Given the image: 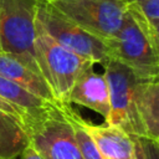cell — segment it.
<instances>
[{
  "label": "cell",
  "instance_id": "cell-17",
  "mask_svg": "<svg viewBox=\"0 0 159 159\" xmlns=\"http://www.w3.org/2000/svg\"><path fill=\"white\" fill-rule=\"evenodd\" d=\"M0 111H1V112H5V113H9V114H11V116H14V117L21 119L22 123H24V119H25L24 114H22L17 108H15L14 106H11L10 103L5 102V101L1 99V98H0Z\"/></svg>",
  "mask_w": 159,
  "mask_h": 159
},
{
  "label": "cell",
  "instance_id": "cell-10",
  "mask_svg": "<svg viewBox=\"0 0 159 159\" xmlns=\"http://www.w3.org/2000/svg\"><path fill=\"white\" fill-rule=\"evenodd\" d=\"M134 102L145 137L159 142V80H139L134 88Z\"/></svg>",
  "mask_w": 159,
  "mask_h": 159
},
{
  "label": "cell",
  "instance_id": "cell-15",
  "mask_svg": "<svg viewBox=\"0 0 159 159\" xmlns=\"http://www.w3.org/2000/svg\"><path fill=\"white\" fill-rule=\"evenodd\" d=\"M57 104L60 106L66 119L72 125L75 140H76V144H77V148H78V152L82 159H102L93 139L81 124V120H80L81 116L68 103H57Z\"/></svg>",
  "mask_w": 159,
  "mask_h": 159
},
{
  "label": "cell",
  "instance_id": "cell-16",
  "mask_svg": "<svg viewBox=\"0 0 159 159\" xmlns=\"http://www.w3.org/2000/svg\"><path fill=\"white\" fill-rule=\"evenodd\" d=\"M135 159H159V142L147 137H132Z\"/></svg>",
  "mask_w": 159,
  "mask_h": 159
},
{
  "label": "cell",
  "instance_id": "cell-3",
  "mask_svg": "<svg viewBox=\"0 0 159 159\" xmlns=\"http://www.w3.org/2000/svg\"><path fill=\"white\" fill-rule=\"evenodd\" d=\"M39 1L0 0V43L1 51L15 56L26 67L40 75L34 50Z\"/></svg>",
  "mask_w": 159,
  "mask_h": 159
},
{
  "label": "cell",
  "instance_id": "cell-1",
  "mask_svg": "<svg viewBox=\"0 0 159 159\" xmlns=\"http://www.w3.org/2000/svg\"><path fill=\"white\" fill-rule=\"evenodd\" d=\"M35 60L39 72L56 103H68V94L77 78L93 67V62L57 43L35 17ZM70 104V103H68Z\"/></svg>",
  "mask_w": 159,
  "mask_h": 159
},
{
  "label": "cell",
  "instance_id": "cell-6",
  "mask_svg": "<svg viewBox=\"0 0 159 159\" xmlns=\"http://www.w3.org/2000/svg\"><path fill=\"white\" fill-rule=\"evenodd\" d=\"M51 4L81 29L103 42L119 30L127 11L125 0H73Z\"/></svg>",
  "mask_w": 159,
  "mask_h": 159
},
{
  "label": "cell",
  "instance_id": "cell-5",
  "mask_svg": "<svg viewBox=\"0 0 159 159\" xmlns=\"http://www.w3.org/2000/svg\"><path fill=\"white\" fill-rule=\"evenodd\" d=\"M36 21L57 43L76 55L102 66L109 61L104 42L81 29L60 12L51 2L46 0L39 1Z\"/></svg>",
  "mask_w": 159,
  "mask_h": 159
},
{
  "label": "cell",
  "instance_id": "cell-14",
  "mask_svg": "<svg viewBox=\"0 0 159 159\" xmlns=\"http://www.w3.org/2000/svg\"><path fill=\"white\" fill-rule=\"evenodd\" d=\"M127 11L159 47V0H125Z\"/></svg>",
  "mask_w": 159,
  "mask_h": 159
},
{
  "label": "cell",
  "instance_id": "cell-7",
  "mask_svg": "<svg viewBox=\"0 0 159 159\" xmlns=\"http://www.w3.org/2000/svg\"><path fill=\"white\" fill-rule=\"evenodd\" d=\"M103 68L111 101L109 116L104 123L120 128L130 137H145L134 102V88L139 80L128 67L116 60H109Z\"/></svg>",
  "mask_w": 159,
  "mask_h": 159
},
{
  "label": "cell",
  "instance_id": "cell-12",
  "mask_svg": "<svg viewBox=\"0 0 159 159\" xmlns=\"http://www.w3.org/2000/svg\"><path fill=\"white\" fill-rule=\"evenodd\" d=\"M29 143L22 120L0 111V159H17Z\"/></svg>",
  "mask_w": 159,
  "mask_h": 159
},
{
  "label": "cell",
  "instance_id": "cell-20",
  "mask_svg": "<svg viewBox=\"0 0 159 159\" xmlns=\"http://www.w3.org/2000/svg\"><path fill=\"white\" fill-rule=\"evenodd\" d=\"M0 51H1V43H0Z\"/></svg>",
  "mask_w": 159,
  "mask_h": 159
},
{
  "label": "cell",
  "instance_id": "cell-19",
  "mask_svg": "<svg viewBox=\"0 0 159 159\" xmlns=\"http://www.w3.org/2000/svg\"><path fill=\"white\" fill-rule=\"evenodd\" d=\"M46 1H50V2H52V1H73V0H46Z\"/></svg>",
  "mask_w": 159,
  "mask_h": 159
},
{
  "label": "cell",
  "instance_id": "cell-11",
  "mask_svg": "<svg viewBox=\"0 0 159 159\" xmlns=\"http://www.w3.org/2000/svg\"><path fill=\"white\" fill-rule=\"evenodd\" d=\"M0 76L15 82L27 92L46 102L56 103L42 77L26 67L15 56L4 51H0Z\"/></svg>",
  "mask_w": 159,
  "mask_h": 159
},
{
  "label": "cell",
  "instance_id": "cell-13",
  "mask_svg": "<svg viewBox=\"0 0 159 159\" xmlns=\"http://www.w3.org/2000/svg\"><path fill=\"white\" fill-rule=\"evenodd\" d=\"M0 98L10 103L15 108H17L24 114L25 119L27 117H32L40 113L41 111L46 109L48 106L53 104L36 97L35 94L24 89L21 86L1 76H0Z\"/></svg>",
  "mask_w": 159,
  "mask_h": 159
},
{
  "label": "cell",
  "instance_id": "cell-9",
  "mask_svg": "<svg viewBox=\"0 0 159 159\" xmlns=\"http://www.w3.org/2000/svg\"><path fill=\"white\" fill-rule=\"evenodd\" d=\"M80 120L93 139L102 159H135L134 143L128 133L108 123L94 124L82 117Z\"/></svg>",
  "mask_w": 159,
  "mask_h": 159
},
{
  "label": "cell",
  "instance_id": "cell-2",
  "mask_svg": "<svg viewBox=\"0 0 159 159\" xmlns=\"http://www.w3.org/2000/svg\"><path fill=\"white\" fill-rule=\"evenodd\" d=\"M104 45L109 60L128 67L138 80H159V48L128 11L119 30Z\"/></svg>",
  "mask_w": 159,
  "mask_h": 159
},
{
  "label": "cell",
  "instance_id": "cell-8",
  "mask_svg": "<svg viewBox=\"0 0 159 159\" xmlns=\"http://www.w3.org/2000/svg\"><path fill=\"white\" fill-rule=\"evenodd\" d=\"M68 103L89 108L102 116L106 122L111 111V101L104 73L94 72L93 67L83 72L70 91Z\"/></svg>",
  "mask_w": 159,
  "mask_h": 159
},
{
  "label": "cell",
  "instance_id": "cell-18",
  "mask_svg": "<svg viewBox=\"0 0 159 159\" xmlns=\"http://www.w3.org/2000/svg\"><path fill=\"white\" fill-rule=\"evenodd\" d=\"M19 158H20V159H43V158L36 152V149L32 147L31 143H29V145L24 149V152L20 154Z\"/></svg>",
  "mask_w": 159,
  "mask_h": 159
},
{
  "label": "cell",
  "instance_id": "cell-4",
  "mask_svg": "<svg viewBox=\"0 0 159 159\" xmlns=\"http://www.w3.org/2000/svg\"><path fill=\"white\" fill-rule=\"evenodd\" d=\"M29 142L43 159H82L71 123L53 103L24 120Z\"/></svg>",
  "mask_w": 159,
  "mask_h": 159
}]
</instances>
